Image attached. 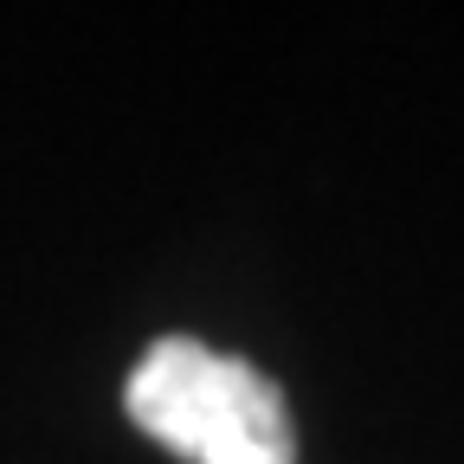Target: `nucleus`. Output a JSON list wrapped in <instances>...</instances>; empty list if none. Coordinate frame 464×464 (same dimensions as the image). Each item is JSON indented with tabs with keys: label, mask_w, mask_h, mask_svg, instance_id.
<instances>
[{
	"label": "nucleus",
	"mask_w": 464,
	"mask_h": 464,
	"mask_svg": "<svg viewBox=\"0 0 464 464\" xmlns=\"http://www.w3.org/2000/svg\"><path fill=\"white\" fill-rule=\"evenodd\" d=\"M123 406L188 464H297V426L277 381L194 335H161L136 362Z\"/></svg>",
	"instance_id": "1"
}]
</instances>
